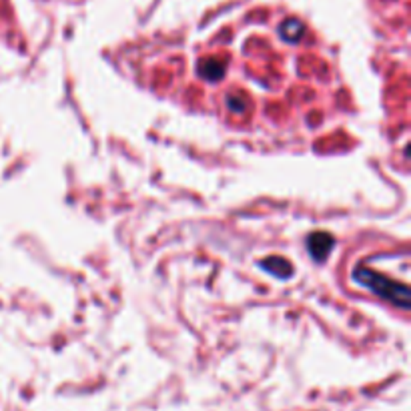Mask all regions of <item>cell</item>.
Listing matches in <instances>:
<instances>
[{
  "instance_id": "2",
  "label": "cell",
  "mask_w": 411,
  "mask_h": 411,
  "mask_svg": "<svg viewBox=\"0 0 411 411\" xmlns=\"http://www.w3.org/2000/svg\"><path fill=\"white\" fill-rule=\"evenodd\" d=\"M333 245H335L333 237L329 233H323V231L309 235V239H307V249H309V253L315 261H325L329 251L333 249Z\"/></svg>"
},
{
  "instance_id": "5",
  "label": "cell",
  "mask_w": 411,
  "mask_h": 411,
  "mask_svg": "<svg viewBox=\"0 0 411 411\" xmlns=\"http://www.w3.org/2000/svg\"><path fill=\"white\" fill-rule=\"evenodd\" d=\"M199 73L205 76L207 80H217V78L225 73V62H219V60H205V62H201Z\"/></svg>"
},
{
  "instance_id": "4",
  "label": "cell",
  "mask_w": 411,
  "mask_h": 411,
  "mask_svg": "<svg viewBox=\"0 0 411 411\" xmlns=\"http://www.w3.org/2000/svg\"><path fill=\"white\" fill-rule=\"evenodd\" d=\"M281 37L289 40V42H297L303 37V24L295 19L285 20L283 26H281Z\"/></svg>"
},
{
  "instance_id": "1",
  "label": "cell",
  "mask_w": 411,
  "mask_h": 411,
  "mask_svg": "<svg viewBox=\"0 0 411 411\" xmlns=\"http://www.w3.org/2000/svg\"><path fill=\"white\" fill-rule=\"evenodd\" d=\"M353 279H356L359 285L367 287L369 291H374L375 295H379V297H383V299L395 303L397 307L410 309L411 295L408 285L397 283V281L390 279V277H385V275H381V273H375L371 269H357L356 273H353Z\"/></svg>"
},
{
  "instance_id": "3",
  "label": "cell",
  "mask_w": 411,
  "mask_h": 411,
  "mask_svg": "<svg viewBox=\"0 0 411 411\" xmlns=\"http://www.w3.org/2000/svg\"><path fill=\"white\" fill-rule=\"evenodd\" d=\"M261 267H265V271H269V273H273L275 277H291L293 275V267H291V263L287 261V259H283V257H267V259H263Z\"/></svg>"
}]
</instances>
